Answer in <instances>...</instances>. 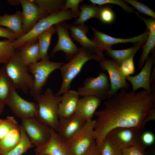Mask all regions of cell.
Here are the masks:
<instances>
[{
  "instance_id": "45",
  "label": "cell",
  "mask_w": 155,
  "mask_h": 155,
  "mask_svg": "<svg viewBox=\"0 0 155 155\" xmlns=\"http://www.w3.org/2000/svg\"><path fill=\"white\" fill-rule=\"evenodd\" d=\"M5 104L4 103L0 102V114L3 112L4 106Z\"/></svg>"
},
{
  "instance_id": "8",
  "label": "cell",
  "mask_w": 155,
  "mask_h": 155,
  "mask_svg": "<svg viewBox=\"0 0 155 155\" xmlns=\"http://www.w3.org/2000/svg\"><path fill=\"white\" fill-rule=\"evenodd\" d=\"M109 79L104 73L101 72L96 77H90L84 81L82 86L78 88L80 96H94L102 100L111 96Z\"/></svg>"
},
{
  "instance_id": "22",
  "label": "cell",
  "mask_w": 155,
  "mask_h": 155,
  "mask_svg": "<svg viewBox=\"0 0 155 155\" xmlns=\"http://www.w3.org/2000/svg\"><path fill=\"white\" fill-rule=\"evenodd\" d=\"M22 23V13L19 11L13 14L5 13L0 16V26L7 27L17 35L18 38L24 35Z\"/></svg>"
},
{
  "instance_id": "25",
  "label": "cell",
  "mask_w": 155,
  "mask_h": 155,
  "mask_svg": "<svg viewBox=\"0 0 155 155\" xmlns=\"http://www.w3.org/2000/svg\"><path fill=\"white\" fill-rule=\"evenodd\" d=\"M20 126V125H19ZM21 137L19 126L0 139V154L9 152L19 142Z\"/></svg>"
},
{
  "instance_id": "7",
  "label": "cell",
  "mask_w": 155,
  "mask_h": 155,
  "mask_svg": "<svg viewBox=\"0 0 155 155\" xmlns=\"http://www.w3.org/2000/svg\"><path fill=\"white\" fill-rule=\"evenodd\" d=\"M64 63L50 61L49 58L28 65L29 71L33 78V85L30 90L31 96L34 98L41 94L50 75L55 70L59 69Z\"/></svg>"
},
{
  "instance_id": "38",
  "label": "cell",
  "mask_w": 155,
  "mask_h": 155,
  "mask_svg": "<svg viewBox=\"0 0 155 155\" xmlns=\"http://www.w3.org/2000/svg\"><path fill=\"white\" fill-rule=\"evenodd\" d=\"M134 57L132 56L125 60L120 66L121 71L126 77L133 74L135 72Z\"/></svg>"
},
{
  "instance_id": "32",
  "label": "cell",
  "mask_w": 155,
  "mask_h": 155,
  "mask_svg": "<svg viewBox=\"0 0 155 155\" xmlns=\"http://www.w3.org/2000/svg\"><path fill=\"white\" fill-rule=\"evenodd\" d=\"M155 46V34L150 33L142 47L143 51L140 58L138 66L142 69L146 60L149 57L150 52L154 50Z\"/></svg>"
},
{
  "instance_id": "15",
  "label": "cell",
  "mask_w": 155,
  "mask_h": 155,
  "mask_svg": "<svg viewBox=\"0 0 155 155\" xmlns=\"http://www.w3.org/2000/svg\"><path fill=\"white\" fill-rule=\"evenodd\" d=\"M19 2L22 9V28L24 35L38 20L48 14L41 10L33 0H20Z\"/></svg>"
},
{
  "instance_id": "18",
  "label": "cell",
  "mask_w": 155,
  "mask_h": 155,
  "mask_svg": "<svg viewBox=\"0 0 155 155\" xmlns=\"http://www.w3.org/2000/svg\"><path fill=\"white\" fill-rule=\"evenodd\" d=\"M86 122L75 113L65 118H59L57 132L65 142L78 132Z\"/></svg>"
},
{
  "instance_id": "42",
  "label": "cell",
  "mask_w": 155,
  "mask_h": 155,
  "mask_svg": "<svg viewBox=\"0 0 155 155\" xmlns=\"http://www.w3.org/2000/svg\"><path fill=\"white\" fill-rule=\"evenodd\" d=\"M135 13L144 22L147 27L146 30L150 33L155 34V19L152 18V19L145 18L140 16L138 12H136Z\"/></svg>"
},
{
  "instance_id": "5",
  "label": "cell",
  "mask_w": 155,
  "mask_h": 155,
  "mask_svg": "<svg viewBox=\"0 0 155 155\" xmlns=\"http://www.w3.org/2000/svg\"><path fill=\"white\" fill-rule=\"evenodd\" d=\"M4 65L5 71L14 88L25 93L30 91L33 83V76L29 73L28 66L22 61L18 52Z\"/></svg>"
},
{
  "instance_id": "37",
  "label": "cell",
  "mask_w": 155,
  "mask_h": 155,
  "mask_svg": "<svg viewBox=\"0 0 155 155\" xmlns=\"http://www.w3.org/2000/svg\"><path fill=\"white\" fill-rule=\"evenodd\" d=\"M123 1L130 4L140 13L150 16L155 19V12L147 5L136 0H124Z\"/></svg>"
},
{
  "instance_id": "12",
  "label": "cell",
  "mask_w": 155,
  "mask_h": 155,
  "mask_svg": "<svg viewBox=\"0 0 155 155\" xmlns=\"http://www.w3.org/2000/svg\"><path fill=\"white\" fill-rule=\"evenodd\" d=\"M93 33L91 40L98 49L103 53L112 48V46L119 43L145 42L148 37L149 32L147 30L143 33L133 37L122 38L112 37L93 27H91Z\"/></svg>"
},
{
  "instance_id": "33",
  "label": "cell",
  "mask_w": 155,
  "mask_h": 155,
  "mask_svg": "<svg viewBox=\"0 0 155 155\" xmlns=\"http://www.w3.org/2000/svg\"><path fill=\"white\" fill-rule=\"evenodd\" d=\"M99 6L97 19L104 24L113 23L115 21V15L112 7L107 5Z\"/></svg>"
},
{
  "instance_id": "3",
  "label": "cell",
  "mask_w": 155,
  "mask_h": 155,
  "mask_svg": "<svg viewBox=\"0 0 155 155\" xmlns=\"http://www.w3.org/2000/svg\"><path fill=\"white\" fill-rule=\"evenodd\" d=\"M61 97V96L56 95L52 90L48 88L43 93L34 97L38 107L36 118L56 131L59 120L58 107Z\"/></svg>"
},
{
  "instance_id": "11",
  "label": "cell",
  "mask_w": 155,
  "mask_h": 155,
  "mask_svg": "<svg viewBox=\"0 0 155 155\" xmlns=\"http://www.w3.org/2000/svg\"><path fill=\"white\" fill-rule=\"evenodd\" d=\"M13 113L21 119L36 117L38 107L36 102L28 101L21 97L16 89L11 91L6 102Z\"/></svg>"
},
{
  "instance_id": "17",
  "label": "cell",
  "mask_w": 155,
  "mask_h": 155,
  "mask_svg": "<svg viewBox=\"0 0 155 155\" xmlns=\"http://www.w3.org/2000/svg\"><path fill=\"white\" fill-rule=\"evenodd\" d=\"M153 55L148 57L141 71L137 75L126 77V80L131 84L132 91L136 92L140 88H143L150 94L152 91L151 86V76L152 69L155 60Z\"/></svg>"
},
{
  "instance_id": "24",
  "label": "cell",
  "mask_w": 155,
  "mask_h": 155,
  "mask_svg": "<svg viewBox=\"0 0 155 155\" xmlns=\"http://www.w3.org/2000/svg\"><path fill=\"white\" fill-rule=\"evenodd\" d=\"M18 53L24 63L27 65L35 63L40 60L38 42L26 44L20 48Z\"/></svg>"
},
{
  "instance_id": "35",
  "label": "cell",
  "mask_w": 155,
  "mask_h": 155,
  "mask_svg": "<svg viewBox=\"0 0 155 155\" xmlns=\"http://www.w3.org/2000/svg\"><path fill=\"white\" fill-rule=\"evenodd\" d=\"M19 125L14 117L8 116L4 119H0V139Z\"/></svg>"
},
{
  "instance_id": "34",
  "label": "cell",
  "mask_w": 155,
  "mask_h": 155,
  "mask_svg": "<svg viewBox=\"0 0 155 155\" xmlns=\"http://www.w3.org/2000/svg\"><path fill=\"white\" fill-rule=\"evenodd\" d=\"M97 147L100 155H122V150L116 147L107 137Z\"/></svg>"
},
{
  "instance_id": "27",
  "label": "cell",
  "mask_w": 155,
  "mask_h": 155,
  "mask_svg": "<svg viewBox=\"0 0 155 155\" xmlns=\"http://www.w3.org/2000/svg\"><path fill=\"white\" fill-rule=\"evenodd\" d=\"M56 32L55 28L53 26L42 32L38 36L37 39L38 40L41 60L49 58L48 51L51 37Z\"/></svg>"
},
{
  "instance_id": "10",
  "label": "cell",
  "mask_w": 155,
  "mask_h": 155,
  "mask_svg": "<svg viewBox=\"0 0 155 155\" xmlns=\"http://www.w3.org/2000/svg\"><path fill=\"white\" fill-rule=\"evenodd\" d=\"M143 131L135 128L117 127L110 131L106 137L122 150L141 143L140 137Z\"/></svg>"
},
{
  "instance_id": "2",
  "label": "cell",
  "mask_w": 155,
  "mask_h": 155,
  "mask_svg": "<svg viewBox=\"0 0 155 155\" xmlns=\"http://www.w3.org/2000/svg\"><path fill=\"white\" fill-rule=\"evenodd\" d=\"M105 57L93 53L83 48H79L77 53L67 63H64L60 68L62 82L60 88L55 94L61 96L70 90L71 82L80 73L85 64L88 61L93 60L100 62Z\"/></svg>"
},
{
  "instance_id": "39",
  "label": "cell",
  "mask_w": 155,
  "mask_h": 155,
  "mask_svg": "<svg viewBox=\"0 0 155 155\" xmlns=\"http://www.w3.org/2000/svg\"><path fill=\"white\" fill-rule=\"evenodd\" d=\"M141 143L122 150V155H146L145 148Z\"/></svg>"
},
{
  "instance_id": "23",
  "label": "cell",
  "mask_w": 155,
  "mask_h": 155,
  "mask_svg": "<svg viewBox=\"0 0 155 155\" xmlns=\"http://www.w3.org/2000/svg\"><path fill=\"white\" fill-rule=\"evenodd\" d=\"M145 42H140L135 43L132 46L126 49L115 50L110 49L106 51L105 54L120 66L124 61L134 56L136 52L142 48Z\"/></svg>"
},
{
  "instance_id": "16",
  "label": "cell",
  "mask_w": 155,
  "mask_h": 155,
  "mask_svg": "<svg viewBox=\"0 0 155 155\" xmlns=\"http://www.w3.org/2000/svg\"><path fill=\"white\" fill-rule=\"evenodd\" d=\"M35 152L38 155H72L65 142L51 128L48 140L43 145L36 147Z\"/></svg>"
},
{
  "instance_id": "6",
  "label": "cell",
  "mask_w": 155,
  "mask_h": 155,
  "mask_svg": "<svg viewBox=\"0 0 155 155\" xmlns=\"http://www.w3.org/2000/svg\"><path fill=\"white\" fill-rule=\"evenodd\" d=\"M95 124V120L86 121L78 132L65 142L72 155H83L96 144Z\"/></svg>"
},
{
  "instance_id": "20",
  "label": "cell",
  "mask_w": 155,
  "mask_h": 155,
  "mask_svg": "<svg viewBox=\"0 0 155 155\" xmlns=\"http://www.w3.org/2000/svg\"><path fill=\"white\" fill-rule=\"evenodd\" d=\"M101 101V99L94 96L80 98L74 113L86 121L92 120Z\"/></svg>"
},
{
  "instance_id": "31",
  "label": "cell",
  "mask_w": 155,
  "mask_h": 155,
  "mask_svg": "<svg viewBox=\"0 0 155 155\" xmlns=\"http://www.w3.org/2000/svg\"><path fill=\"white\" fill-rule=\"evenodd\" d=\"M12 41L8 40L0 41V64L6 63L16 53Z\"/></svg>"
},
{
  "instance_id": "9",
  "label": "cell",
  "mask_w": 155,
  "mask_h": 155,
  "mask_svg": "<svg viewBox=\"0 0 155 155\" xmlns=\"http://www.w3.org/2000/svg\"><path fill=\"white\" fill-rule=\"evenodd\" d=\"M21 122V125L34 146H41L49 139L51 128L36 117L22 119Z\"/></svg>"
},
{
  "instance_id": "40",
  "label": "cell",
  "mask_w": 155,
  "mask_h": 155,
  "mask_svg": "<svg viewBox=\"0 0 155 155\" xmlns=\"http://www.w3.org/2000/svg\"><path fill=\"white\" fill-rule=\"evenodd\" d=\"M83 1L82 0H66L63 9H70L72 17L77 18L78 17L80 13V11L79 9V4Z\"/></svg>"
},
{
  "instance_id": "29",
  "label": "cell",
  "mask_w": 155,
  "mask_h": 155,
  "mask_svg": "<svg viewBox=\"0 0 155 155\" xmlns=\"http://www.w3.org/2000/svg\"><path fill=\"white\" fill-rule=\"evenodd\" d=\"M15 88L7 75L4 67L0 69V102H6L12 90Z\"/></svg>"
},
{
  "instance_id": "13",
  "label": "cell",
  "mask_w": 155,
  "mask_h": 155,
  "mask_svg": "<svg viewBox=\"0 0 155 155\" xmlns=\"http://www.w3.org/2000/svg\"><path fill=\"white\" fill-rule=\"evenodd\" d=\"M55 26L58 35V40L51 51V56L53 57L58 51H62L65 53L66 59L69 61L77 53L79 48L71 38L68 24L65 21L59 23Z\"/></svg>"
},
{
  "instance_id": "43",
  "label": "cell",
  "mask_w": 155,
  "mask_h": 155,
  "mask_svg": "<svg viewBox=\"0 0 155 155\" xmlns=\"http://www.w3.org/2000/svg\"><path fill=\"white\" fill-rule=\"evenodd\" d=\"M0 37H4L13 41L18 38L17 35L8 29L0 27Z\"/></svg>"
},
{
  "instance_id": "44",
  "label": "cell",
  "mask_w": 155,
  "mask_h": 155,
  "mask_svg": "<svg viewBox=\"0 0 155 155\" xmlns=\"http://www.w3.org/2000/svg\"><path fill=\"white\" fill-rule=\"evenodd\" d=\"M83 155H100V154L98 148L96 144Z\"/></svg>"
},
{
  "instance_id": "36",
  "label": "cell",
  "mask_w": 155,
  "mask_h": 155,
  "mask_svg": "<svg viewBox=\"0 0 155 155\" xmlns=\"http://www.w3.org/2000/svg\"><path fill=\"white\" fill-rule=\"evenodd\" d=\"M91 3L98 5L99 6L107 4H113L117 5L121 7L124 10L128 13L134 11L133 9L128 6L126 3L124 1L120 0H90Z\"/></svg>"
},
{
  "instance_id": "14",
  "label": "cell",
  "mask_w": 155,
  "mask_h": 155,
  "mask_svg": "<svg viewBox=\"0 0 155 155\" xmlns=\"http://www.w3.org/2000/svg\"><path fill=\"white\" fill-rule=\"evenodd\" d=\"M100 65L103 71H106L108 73L111 96L116 94L119 89L126 90L128 88L129 84L127 82L126 77L121 71L119 65L115 61L105 59L100 62Z\"/></svg>"
},
{
  "instance_id": "41",
  "label": "cell",
  "mask_w": 155,
  "mask_h": 155,
  "mask_svg": "<svg viewBox=\"0 0 155 155\" xmlns=\"http://www.w3.org/2000/svg\"><path fill=\"white\" fill-rule=\"evenodd\" d=\"M155 136L154 134L150 131L142 132L140 137V142L145 147L152 146L154 143Z\"/></svg>"
},
{
  "instance_id": "21",
  "label": "cell",
  "mask_w": 155,
  "mask_h": 155,
  "mask_svg": "<svg viewBox=\"0 0 155 155\" xmlns=\"http://www.w3.org/2000/svg\"><path fill=\"white\" fill-rule=\"evenodd\" d=\"M79 98L77 91L69 90L63 94L58 107L59 118H65L74 114Z\"/></svg>"
},
{
  "instance_id": "1",
  "label": "cell",
  "mask_w": 155,
  "mask_h": 155,
  "mask_svg": "<svg viewBox=\"0 0 155 155\" xmlns=\"http://www.w3.org/2000/svg\"><path fill=\"white\" fill-rule=\"evenodd\" d=\"M103 108L96 111L94 135L98 147L108 132L117 127L135 128L143 131L155 119V94L145 90L128 92L122 88L105 100Z\"/></svg>"
},
{
  "instance_id": "30",
  "label": "cell",
  "mask_w": 155,
  "mask_h": 155,
  "mask_svg": "<svg viewBox=\"0 0 155 155\" xmlns=\"http://www.w3.org/2000/svg\"><path fill=\"white\" fill-rule=\"evenodd\" d=\"M39 7L48 14L56 13L61 11L65 1L63 0H33Z\"/></svg>"
},
{
  "instance_id": "4",
  "label": "cell",
  "mask_w": 155,
  "mask_h": 155,
  "mask_svg": "<svg viewBox=\"0 0 155 155\" xmlns=\"http://www.w3.org/2000/svg\"><path fill=\"white\" fill-rule=\"evenodd\" d=\"M72 18L69 9H63L58 12L49 14L38 20L24 34L13 41V45L16 49H20L26 44L35 42L39 35L45 30L59 23Z\"/></svg>"
},
{
  "instance_id": "19",
  "label": "cell",
  "mask_w": 155,
  "mask_h": 155,
  "mask_svg": "<svg viewBox=\"0 0 155 155\" xmlns=\"http://www.w3.org/2000/svg\"><path fill=\"white\" fill-rule=\"evenodd\" d=\"M68 28L73 39L83 48L93 53L104 57V55L97 48L93 41L88 38L87 34L88 27L84 24L80 25L68 24Z\"/></svg>"
},
{
  "instance_id": "26",
  "label": "cell",
  "mask_w": 155,
  "mask_h": 155,
  "mask_svg": "<svg viewBox=\"0 0 155 155\" xmlns=\"http://www.w3.org/2000/svg\"><path fill=\"white\" fill-rule=\"evenodd\" d=\"M80 9L78 18L73 22V25L84 24L88 20L93 18H97L100 6L92 4H84L80 7Z\"/></svg>"
},
{
  "instance_id": "28",
  "label": "cell",
  "mask_w": 155,
  "mask_h": 155,
  "mask_svg": "<svg viewBox=\"0 0 155 155\" xmlns=\"http://www.w3.org/2000/svg\"><path fill=\"white\" fill-rule=\"evenodd\" d=\"M21 134L20 141L12 150L0 155H22L34 146L26 134L21 125L19 126Z\"/></svg>"
},
{
  "instance_id": "46",
  "label": "cell",
  "mask_w": 155,
  "mask_h": 155,
  "mask_svg": "<svg viewBox=\"0 0 155 155\" xmlns=\"http://www.w3.org/2000/svg\"><path fill=\"white\" fill-rule=\"evenodd\" d=\"M34 155H38L35 154Z\"/></svg>"
}]
</instances>
